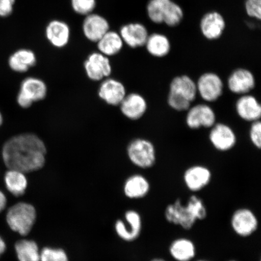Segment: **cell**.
I'll return each instance as SVG.
<instances>
[{
    "label": "cell",
    "mask_w": 261,
    "mask_h": 261,
    "mask_svg": "<svg viewBox=\"0 0 261 261\" xmlns=\"http://www.w3.org/2000/svg\"><path fill=\"white\" fill-rule=\"evenodd\" d=\"M151 261H167L163 258H160V257H155V258L152 259Z\"/></svg>",
    "instance_id": "cell-39"
},
{
    "label": "cell",
    "mask_w": 261,
    "mask_h": 261,
    "mask_svg": "<svg viewBox=\"0 0 261 261\" xmlns=\"http://www.w3.org/2000/svg\"><path fill=\"white\" fill-rule=\"evenodd\" d=\"M210 129L208 140L217 151L228 152L237 145L238 136L236 130L228 124L217 122Z\"/></svg>",
    "instance_id": "cell-8"
},
{
    "label": "cell",
    "mask_w": 261,
    "mask_h": 261,
    "mask_svg": "<svg viewBox=\"0 0 261 261\" xmlns=\"http://www.w3.org/2000/svg\"><path fill=\"white\" fill-rule=\"evenodd\" d=\"M167 97L192 104L198 97L196 81L188 74L173 77L169 84Z\"/></svg>",
    "instance_id": "cell-9"
},
{
    "label": "cell",
    "mask_w": 261,
    "mask_h": 261,
    "mask_svg": "<svg viewBox=\"0 0 261 261\" xmlns=\"http://www.w3.org/2000/svg\"><path fill=\"white\" fill-rule=\"evenodd\" d=\"M249 138L251 143L256 148H261V122L260 120L250 123Z\"/></svg>",
    "instance_id": "cell-33"
},
{
    "label": "cell",
    "mask_w": 261,
    "mask_h": 261,
    "mask_svg": "<svg viewBox=\"0 0 261 261\" xmlns=\"http://www.w3.org/2000/svg\"><path fill=\"white\" fill-rule=\"evenodd\" d=\"M45 35L52 45L57 48H63L69 41L70 28L64 21L53 20L47 25Z\"/></svg>",
    "instance_id": "cell-21"
},
{
    "label": "cell",
    "mask_w": 261,
    "mask_h": 261,
    "mask_svg": "<svg viewBox=\"0 0 261 261\" xmlns=\"http://www.w3.org/2000/svg\"><path fill=\"white\" fill-rule=\"evenodd\" d=\"M230 225L238 236L247 238L256 232L259 227V220L253 211L249 208L241 207L231 215Z\"/></svg>",
    "instance_id": "cell-10"
},
{
    "label": "cell",
    "mask_w": 261,
    "mask_h": 261,
    "mask_svg": "<svg viewBox=\"0 0 261 261\" xmlns=\"http://www.w3.org/2000/svg\"><path fill=\"white\" fill-rule=\"evenodd\" d=\"M40 261H68V259L63 250L46 247L40 253Z\"/></svg>",
    "instance_id": "cell-31"
},
{
    "label": "cell",
    "mask_w": 261,
    "mask_h": 261,
    "mask_svg": "<svg viewBox=\"0 0 261 261\" xmlns=\"http://www.w3.org/2000/svg\"><path fill=\"white\" fill-rule=\"evenodd\" d=\"M256 85L255 76L252 71L245 67L236 68L228 75L227 80L228 90L238 96L251 93Z\"/></svg>",
    "instance_id": "cell-11"
},
{
    "label": "cell",
    "mask_w": 261,
    "mask_h": 261,
    "mask_svg": "<svg viewBox=\"0 0 261 261\" xmlns=\"http://www.w3.org/2000/svg\"><path fill=\"white\" fill-rule=\"evenodd\" d=\"M196 261H210V260H206V259H198V260H196Z\"/></svg>",
    "instance_id": "cell-40"
},
{
    "label": "cell",
    "mask_w": 261,
    "mask_h": 261,
    "mask_svg": "<svg viewBox=\"0 0 261 261\" xmlns=\"http://www.w3.org/2000/svg\"><path fill=\"white\" fill-rule=\"evenodd\" d=\"M16 255L19 261H40V252L34 241L22 240L15 244Z\"/></svg>",
    "instance_id": "cell-28"
},
{
    "label": "cell",
    "mask_w": 261,
    "mask_h": 261,
    "mask_svg": "<svg viewBox=\"0 0 261 261\" xmlns=\"http://www.w3.org/2000/svg\"><path fill=\"white\" fill-rule=\"evenodd\" d=\"M123 190L124 193L129 198H142L149 194L151 184L145 176L135 174L126 179Z\"/></svg>",
    "instance_id": "cell-24"
},
{
    "label": "cell",
    "mask_w": 261,
    "mask_h": 261,
    "mask_svg": "<svg viewBox=\"0 0 261 261\" xmlns=\"http://www.w3.org/2000/svg\"><path fill=\"white\" fill-rule=\"evenodd\" d=\"M246 9L247 15L250 17L260 19L261 0H247Z\"/></svg>",
    "instance_id": "cell-34"
},
{
    "label": "cell",
    "mask_w": 261,
    "mask_h": 261,
    "mask_svg": "<svg viewBox=\"0 0 261 261\" xmlns=\"http://www.w3.org/2000/svg\"><path fill=\"white\" fill-rule=\"evenodd\" d=\"M125 219L127 224L122 220L116 222L115 228L119 237L124 241H135L141 233L142 220L139 212L129 210L125 213Z\"/></svg>",
    "instance_id": "cell-16"
},
{
    "label": "cell",
    "mask_w": 261,
    "mask_h": 261,
    "mask_svg": "<svg viewBox=\"0 0 261 261\" xmlns=\"http://www.w3.org/2000/svg\"><path fill=\"white\" fill-rule=\"evenodd\" d=\"M226 26L224 19L217 12L208 13L201 21L202 34L208 40H215L223 35Z\"/></svg>",
    "instance_id": "cell-20"
},
{
    "label": "cell",
    "mask_w": 261,
    "mask_h": 261,
    "mask_svg": "<svg viewBox=\"0 0 261 261\" xmlns=\"http://www.w3.org/2000/svg\"><path fill=\"white\" fill-rule=\"evenodd\" d=\"M145 46L148 54L156 58H163L168 56L171 49L169 38L161 34L149 35Z\"/></svg>",
    "instance_id": "cell-25"
},
{
    "label": "cell",
    "mask_w": 261,
    "mask_h": 261,
    "mask_svg": "<svg viewBox=\"0 0 261 261\" xmlns=\"http://www.w3.org/2000/svg\"><path fill=\"white\" fill-rule=\"evenodd\" d=\"M119 34L124 43L132 48L145 46L149 36L145 26L137 22L123 25Z\"/></svg>",
    "instance_id": "cell-18"
},
{
    "label": "cell",
    "mask_w": 261,
    "mask_h": 261,
    "mask_svg": "<svg viewBox=\"0 0 261 261\" xmlns=\"http://www.w3.org/2000/svg\"><path fill=\"white\" fill-rule=\"evenodd\" d=\"M6 203H7V200H6V196L0 191V213L4 210Z\"/></svg>",
    "instance_id": "cell-36"
},
{
    "label": "cell",
    "mask_w": 261,
    "mask_h": 261,
    "mask_svg": "<svg viewBox=\"0 0 261 261\" xmlns=\"http://www.w3.org/2000/svg\"><path fill=\"white\" fill-rule=\"evenodd\" d=\"M97 42L100 53L108 57L118 54L122 50L124 44L121 36L118 33L110 31Z\"/></svg>",
    "instance_id": "cell-26"
},
{
    "label": "cell",
    "mask_w": 261,
    "mask_h": 261,
    "mask_svg": "<svg viewBox=\"0 0 261 261\" xmlns=\"http://www.w3.org/2000/svg\"><path fill=\"white\" fill-rule=\"evenodd\" d=\"M127 155L130 162L139 168L153 167L156 161L155 146L149 139L139 138L133 139L127 146Z\"/></svg>",
    "instance_id": "cell-4"
},
{
    "label": "cell",
    "mask_w": 261,
    "mask_h": 261,
    "mask_svg": "<svg viewBox=\"0 0 261 261\" xmlns=\"http://www.w3.org/2000/svg\"><path fill=\"white\" fill-rule=\"evenodd\" d=\"M15 0H0V16L7 17L11 15Z\"/></svg>",
    "instance_id": "cell-35"
},
{
    "label": "cell",
    "mask_w": 261,
    "mask_h": 261,
    "mask_svg": "<svg viewBox=\"0 0 261 261\" xmlns=\"http://www.w3.org/2000/svg\"><path fill=\"white\" fill-rule=\"evenodd\" d=\"M196 85L198 96L205 103L217 102L224 93V81L219 74L214 71L202 73L196 81Z\"/></svg>",
    "instance_id": "cell-6"
},
{
    "label": "cell",
    "mask_w": 261,
    "mask_h": 261,
    "mask_svg": "<svg viewBox=\"0 0 261 261\" xmlns=\"http://www.w3.org/2000/svg\"><path fill=\"white\" fill-rule=\"evenodd\" d=\"M169 253L176 261H191L197 253L195 243L187 238H178L173 241L169 247Z\"/></svg>",
    "instance_id": "cell-22"
},
{
    "label": "cell",
    "mask_w": 261,
    "mask_h": 261,
    "mask_svg": "<svg viewBox=\"0 0 261 261\" xmlns=\"http://www.w3.org/2000/svg\"><path fill=\"white\" fill-rule=\"evenodd\" d=\"M6 246L4 240L0 237V256L5 252Z\"/></svg>",
    "instance_id": "cell-37"
},
{
    "label": "cell",
    "mask_w": 261,
    "mask_h": 261,
    "mask_svg": "<svg viewBox=\"0 0 261 261\" xmlns=\"http://www.w3.org/2000/svg\"><path fill=\"white\" fill-rule=\"evenodd\" d=\"M184 17V12L180 6L171 1L166 9L164 18H163V22H165L171 27L178 25L182 20Z\"/></svg>",
    "instance_id": "cell-30"
},
{
    "label": "cell",
    "mask_w": 261,
    "mask_h": 261,
    "mask_svg": "<svg viewBox=\"0 0 261 261\" xmlns=\"http://www.w3.org/2000/svg\"><path fill=\"white\" fill-rule=\"evenodd\" d=\"M212 177L211 169L202 165L190 166L184 174V181L186 187L192 192L203 190L210 185Z\"/></svg>",
    "instance_id": "cell-15"
},
{
    "label": "cell",
    "mask_w": 261,
    "mask_h": 261,
    "mask_svg": "<svg viewBox=\"0 0 261 261\" xmlns=\"http://www.w3.org/2000/svg\"><path fill=\"white\" fill-rule=\"evenodd\" d=\"M83 30L85 37L92 42H97L110 31L109 22L103 16L90 14L85 18Z\"/></svg>",
    "instance_id": "cell-19"
},
{
    "label": "cell",
    "mask_w": 261,
    "mask_h": 261,
    "mask_svg": "<svg viewBox=\"0 0 261 261\" xmlns=\"http://www.w3.org/2000/svg\"><path fill=\"white\" fill-rule=\"evenodd\" d=\"M71 6L77 14L88 15L96 7V0H71Z\"/></svg>",
    "instance_id": "cell-32"
},
{
    "label": "cell",
    "mask_w": 261,
    "mask_h": 261,
    "mask_svg": "<svg viewBox=\"0 0 261 261\" xmlns=\"http://www.w3.org/2000/svg\"><path fill=\"white\" fill-rule=\"evenodd\" d=\"M5 181L8 190L16 197L23 195L28 187L25 173L15 169H9L6 172Z\"/></svg>",
    "instance_id": "cell-27"
},
{
    "label": "cell",
    "mask_w": 261,
    "mask_h": 261,
    "mask_svg": "<svg viewBox=\"0 0 261 261\" xmlns=\"http://www.w3.org/2000/svg\"><path fill=\"white\" fill-rule=\"evenodd\" d=\"M47 87L39 78L28 77L21 82L16 102L22 109H27L33 103L44 100L47 96Z\"/></svg>",
    "instance_id": "cell-5"
},
{
    "label": "cell",
    "mask_w": 261,
    "mask_h": 261,
    "mask_svg": "<svg viewBox=\"0 0 261 261\" xmlns=\"http://www.w3.org/2000/svg\"><path fill=\"white\" fill-rule=\"evenodd\" d=\"M84 69L88 77L93 81H100L109 77L112 73V67L109 57L94 52L84 62Z\"/></svg>",
    "instance_id": "cell-12"
},
{
    "label": "cell",
    "mask_w": 261,
    "mask_h": 261,
    "mask_svg": "<svg viewBox=\"0 0 261 261\" xmlns=\"http://www.w3.org/2000/svg\"><path fill=\"white\" fill-rule=\"evenodd\" d=\"M229 261H237V260H229Z\"/></svg>",
    "instance_id": "cell-41"
},
{
    "label": "cell",
    "mask_w": 261,
    "mask_h": 261,
    "mask_svg": "<svg viewBox=\"0 0 261 261\" xmlns=\"http://www.w3.org/2000/svg\"><path fill=\"white\" fill-rule=\"evenodd\" d=\"M234 110L238 117L244 122L252 123L260 120L261 105L252 93L239 96L234 103Z\"/></svg>",
    "instance_id": "cell-13"
},
{
    "label": "cell",
    "mask_w": 261,
    "mask_h": 261,
    "mask_svg": "<svg viewBox=\"0 0 261 261\" xmlns=\"http://www.w3.org/2000/svg\"><path fill=\"white\" fill-rule=\"evenodd\" d=\"M171 0H150L147 11L151 20L155 23H162L166 9Z\"/></svg>",
    "instance_id": "cell-29"
},
{
    "label": "cell",
    "mask_w": 261,
    "mask_h": 261,
    "mask_svg": "<svg viewBox=\"0 0 261 261\" xmlns=\"http://www.w3.org/2000/svg\"><path fill=\"white\" fill-rule=\"evenodd\" d=\"M217 122L216 112L210 103L203 102L192 105L187 111L185 123L189 129H210Z\"/></svg>",
    "instance_id": "cell-7"
},
{
    "label": "cell",
    "mask_w": 261,
    "mask_h": 261,
    "mask_svg": "<svg viewBox=\"0 0 261 261\" xmlns=\"http://www.w3.org/2000/svg\"><path fill=\"white\" fill-rule=\"evenodd\" d=\"M207 211L202 199L197 195H191L184 204L180 198L166 207L165 217L168 223L178 226L185 230H190L197 221L206 218Z\"/></svg>",
    "instance_id": "cell-2"
},
{
    "label": "cell",
    "mask_w": 261,
    "mask_h": 261,
    "mask_svg": "<svg viewBox=\"0 0 261 261\" xmlns=\"http://www.w3.org/2000/svg\"><path fill=\"white\" fill-rule=\"evenodd\" d=\"M126 94V87L122 82L112 78L104 80L98 91L100 99L112 106H119Z\"/></svg>",
    "instance_id": "cell-17"
},
{
    "label": "cell",
    "mask_w": 261,
    "mask_h": 261,
    "mask_svg": "<svg viewBox=\"0 0 261 261\" xmlns=\"http://www.w3.org/2000/svg\"><path fill=\"white\" fill-rule=\"evenodd\" d=\"M3 122H4V118H3V114L1 111H0V128H1L3 125Z\"/></svg>",
    "instance_id": "cell-38"
},
{
    "label": "cell",
    "mask_w": 261,
    "mask_h": 261,
    "mask_svg": "<svg viewBox=\"0 0 261 261\" xmlns=\"http://www.w3.org/2000/svg\"><path fill=\"white\" fill-rule=\"evenodd\" d=\"M37 57L29 49L21 48L10 56L8 64L10 68L16 73H25L37 64Z\"/></svg>",
    "instance_id": "cell-23"
},
{
    "label": "cell",
    "mask_w": 261,
    "mask_h": 261,
    "mask_svg": "<svg viewBox=\"0 0 261 261\" xmlns=\"http://www.w3.org/2000/svg\"><path fill=\"white\" fill-rule=\"evenodd\" d=\"M47 149L42 139L34 133L12 137L2 148L3 162L9 169L24 173L34 172L44 166Z\"/></svg>",
    "instance_id": "cell-1"
},
{
    "label": "cell",
    "mask_w": 261,
    "mask_h": 261,
    "mask_svg": "<svg viewBox=\"0 0 261 261\" xmlns=\"http://www.w3.org/2000/svg\"><path fill=\"white\" fill-rule=\"evenodd\" d=\"M37 218V212L32 205L18 203L9 208L6 215V221L13 231L27 236L32 230Z\"/></svg>",
    "instance_id": "cell-3"
},
{
    "label": "cell",
    "mask_w": 261,
    "mask_h": 261,
    "mask_svg": "<svg viewBox=\"0 0 261 261\" xmlns=\"http://www.w3.org/2000/svg\"><path fill=\"white\" fill-rule=\"evenodd\" d=\"M120 112L126 118L136 121L142 119L148 109L146 98L139 93L126 94L120 105Z\"/></svg>",
    "instance_id": "cell-14"
}]
</instances>
